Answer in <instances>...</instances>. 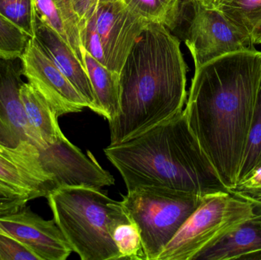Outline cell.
<instances>
[{"mask_svg":"<svg viewBox=\"0 0 261 260\" xmlns=\"http://www.w3.org/2000/svg\"><path fill=\"white\" fill-rule=\"evenodd\" d=\"M0 260H38L21 244L0 232Z\"/></svg>","mask_w":261,"mask_h":260,"instance_id":"obj_25","label":"cell"},{"mask_svg":"<svg viewBox=\"0 0 261 260\" xmlns=\"http://www.w3.org/2000/svg\"><path fill=\"white\" fill-rule=\"evenodd\" d=\"M254 215L253 205L229 192L206 195L158 260H195L199 253Z\"/></svg>","mask_w":261,"mask_h":260,"instance_id":"obj_6","label":"cell"},{"mask_svg":"<svg viewBox=\"0 0 261 260\" xmlns=\"http://www.w3.org/2000/svg\"><path fill=\"white\" fill-rule=\"evenodd\" d=\"M33 3L38 18L55 30L84 64L81 41V19L72 0H33Z\"/></svg>","mask_w":261,"mask_h":260,"instance_id":"obj_15","label":"cell"},{"mask_svg":"<svg viewBox=\"0 0 261 260\" xmlns=\"http://www.w3.org/2000/svg\"><path fill=\"white\" fill-rule=\"evenodd\" d=\"M0 183L29 198L46 197L58 189L44 169L40 150L32 145L12 148L0 143Z\"/></svg>","mask_w":261,"mask_h":260,"instance_id":"obj_12","label":"cell"},{"mask_svg":"<svg viewBox=\"0 0 261 260\" xmlns=\"http://www.w3.org/2000/svg\"><path fill=\"white\" fill-rule=\"evenodd\" d=\"M251 41H252L254 45L261 44V22L253 33L252 37H251Z\"/></svg>","mask_w":261,"mask_h":260,"instance_id":"obj_28","label":"cell"},{"mask_svg":"<svg viewBox=\"0 0 261 260\" xmlns=\"http://www.w3.org/2000/svg\"><path fill=\"white\" fill-rule=\"evenodd\" d=\"M189 2L192 15L185 43L193 56L195 69L224 55L254 48L251 38L216 8L197 1Z\"/></svg>","mask_w":261,"mask_h":260,"instance_id":"obj_7","label":"cell"},{"mask_svg":"<svg viewBox=\"0 0 261 260\" xmlns=\"http://www.w3.org/2000/svg\"><path fill=\"white\" fill-rule=\"evenodd\" d=\"M82 55L94 93L93 111L111 122L120 110V75L101 64L84 47Z\"/></svg>","mask_w":261,"mask_h":260,"instance_id":"obj_16","label":"cell"},{"mask_svg":"<svg viewBox=\"0 0 261 260\" xmlns=\"http://www.w3.org/2000/svg\"><path fill=\"white\" fill-rule=\"evenodd\" d=\"M29 198L0 183V215L17 212L26 206Z\"/></svg>","mask_w":261,"mask_h":260,"instance_id":"obj_26","label":"cell"},{"mask_svg":"<svg viewBox=\"0 0 261 260\" xmlns=\"http://www.w3.org/2000/svg\"><path fill=\"white\" fill-rule=\"evenodd\" d=\"M116 1L119 0H72L73 7L81 19V26L91 16L99 4Z\"/></svg>","mask_w":261,"mask_h":260,"instance_id":"obj_27","label":"cell"},{"mask_svg":"<svg viewBox=\"0 0 261 260\" xmlns=\"http://www.w3.org/2000/svg\"><path fill=\"white\" fill-rule=\"evenodd\" d=\"M188 67L180 42L163 24L148 22L120 73V110L110 123V145L141 135L182 111Z\"/></svg>","mask_w":261,"mask_h":260,"instance_id":"obj_2","label":"cell"},{"mask_svg":"<svg viewBox=\"0 0 261 260\" xmlns=\"http://www.w3.org/2000/svg\"><path fill=\"white\" fill-rule=\"evenodd\" d=\"M210 6L251 40L261 22V0H213Z\"/></svg>","mask_w":261,"mask_h":260,"instance_id":"obj_19","label":"cell"},{"mask_svg":"<svg viewBox=\"0 0 261 260\" xmlns=\"http://www.w3.org/2000/svg\"><path fill=\"white\" fill-rule=\"evenodd\" d=\"M104 55V66L120 73L130 49L147 21L130 11L122 0L101 3L93 12Z\"/></svg>","mask_w":261,"mask_h":260,"instance_id":"obj_9","label":"cell"},{"mask_svg":"<svg viewBox=\"0 0 261 260\" xmlns=\"http://www.w3.org/2000/svg\"><path fill=\"white\" fill-rule=\"evenodd\" d=\"M0 13L34 38L35 10L33 0H0Z\"/></svg>","mask_w":261,"mask_h":260,"instance_id":"obj_23","label":"cell"},{"mask_svg":"<svg viewBox=\"0 0 261 260\" xmlns=\"http://www.w3.org/2000/svg\"><path fill=\"white\" fill-rule=\"evenodd\" d=\"M120 259L147 260L139 230L135 223L120 224L113 234Z\"/></svg>","mask_w":261,"mask_h":260,"instance_id":"obj_22","label":"cell"},{"mask_svg":"<svg viewBox=\"0 0 261 260\" xmlns=\"http://www.w3.org/2000/svg\"><path fill=\"white\" fill-rule=\"evenodd\" d=\"M0 232L18 241L38 260H65L73 252L55 220H44L26 206L0 215Z\"/></svg>","mask_w":261,"mask_h":260,"instance_id":"obj_10","label":"cell"},{"mask_svg":"<svg viewBox=\"0 0 261 260\" xmlns=\"http://www.w3.org/2000/svg\"><path fill=\"white\" fill-rule=\"evenodd\" d=\"M228 192L234 197L248 201L254 207H261V166L249 177L228 189Z\"/></svg>","mask_w":261,"mask_h":260,"instance_id":"obj_24","label":"cell"},{"mask_svg":"<svg viewBox=\"0 0 261 260\" xmlns=\"http://www.w3.org/2000/svg\"><path fill=\"white\" fill-rule=\"evenodd\" d=\"M23 76L53 108L58 117L89 108L88 102L31 38L20 57Z\"/></svg>","mask_w":261,"mask_h":260,"instance_id":"obj_8","label":"cell"},{"mask_svg":"<svg viewBox=\"0 0 261 260\" xmlns=\"http://www.w3.org/2000/svg\"><path fill=\"white\" fill-rule=\"evenodd\" d=\"M128 192L165 188L202 197L228 192L189 128L184 111L141 135L104 150Z\"/></svg>","mask_w":261,"mask_h":260,"instance_id":"obj_3","label":"cell"},{"mask_svg":"<svg viewBox=\"0 0 261 260\" xmlns=\"http://www.w3.org/2000/svg\"><path fill=\"white\" fill-rule=\"evenodd\" d=\"M47 198L57 225L81 259H120L113 234L132 222L121 201L86 186L58 188Z\"/></svg>","mask_w":261,"mask_h":260,"instance_id":"obj_4","label":"cell"},{"mask_svg":"<svg viewBox=\"0 0 261 260\" xmlns=\"http://www.w3.org/2000/svg\"><path fill=\"white\" fill-rule=\"evenodd\" d=\"M135 15L147 22L173 29L180 21L184 6L181 0H122Z\"/></svg>","mask_w":261,"mask_h":260,"instance_id":"obj_18","label":"cell"},{"mask_svg":"<svg viewBox=\"0 0 261 260\" xmlns=\"http://www.w3.org/2000/svg\"><path fill=\"white\" fill-rule=\"evenodd\" d=\"M28 122L40 141L45 148L55 145L65 136L58 124V116L46 99L29 82L19 90Z\"/></svg>","mask_w":261,"mask_h":260,"instance_id":"obj_17","label":"cell"},{"mask_svg":"<svg viewBox=\"0 0 261 260\" xmlns=\"http://www.w3.org/2000/svg\"><path fill=\"white\" fill-rule=\"evenodd\" d=\"M20 59L0 57V143L15 148L32 145L45 149L28 122L19 90L24 83Z\"/></svg>","mask_w":261,"mask_h":260,"instance_id":"obj_11","label":"cell"},{"mask_svg":"<svg viewBox=\"0 0 261 260\" xmlns=\"http://www.w3.org/2000/svg\"><path fill=\"white\" fill-rule=\"evenodd\" d=\"M261 166V70L255 98L251 129L242 165L238 174L237 183L246 179ZM236 183V184H237Z\"/></svg>","mask_w":261,"mask_h":260,"instance_id":"obj_20","label":"cell"},{"mask_svg":"<svg viewBox=\"0 0 261 260\" xmlns=\"http://www.w3.org/2000/svg\"><path fill=\"white\" fill-rule=\"evenodd\" d=\"M188 1H197L205 6H210L211 3H213V0H188Z\"/></svg>","mask_w":261,"mask_h":260,"instance_id":"obj_29","label":"cell"},{"mask_svg":"<svg viewBox=\"0 0 261 260\" xmlns=\"http://www.w3.org/2000/svg\"><path fill=\"white\" fill-rule=\"evenodd\" d=\"M255 215L261 220V207H254Z\"/></svg>","mask_w":261,"mask_h":260,"instance_id":"obj_30","label":"cell"},{"mask_svg":"<svg viewBox=\"0 0 261 260\" xmlns=\"http://www.w3.org/2000/svg\"><path fill=\"white\" fill-rule=\"evenodd\" d=\"M260 70L261 51L248 49L195 69L192 79L187 123L228 189L237 183Z\"/></svg>","mask_w":261,"mask_h":260,"instance_id":"obj_1","label":"cell"},{"mask_svg":"<svg viewBox=\"0 0 261 260\" xmlns=\"http://www.w3.org/2000/svg\"><path fill=\"white\" fill-rule=\"evenodd\" d=\"M31 38L0 13V57L20 59Z\"/></svg>","mask_w":261,"mask_h":260,"instance_id":"obj_21","label":"cell"},{"mask_svg":"<svg viewBox=\"0 0 261 260\" xmlns=\"http://www.w3.org/2000/svg\"><path fill=\"white\" fill-rule=\"evenodd\" d=\"M32 38L87 100L89 108L93 111L94 93L85 66L69 44L51 27L42 22L36 13Z\"/></svg>","mask_w":261,"mask_h":260,"instance_id":"obj_13","label":"cell"},{"mask_svg":"<svg viewBox=\"0 0 261 260\" xmlns=\"http://www.w3.org/2000/svg\"><path fill=\"white\" fill-rule=\"evenodd\" d=\"M196 259L261 260V220L254 215L199 253Z\"/></svg>","mask_w":261,"mask_h":260,"instance_id":"obj_14","label":"cell"},{"mask_svg":"<svg viewBox=\"0 0 261 260\" xmlns=\"http://www.w3.org/2000/svg\"><path fill=\"white\" fill-rule=\"evenodd\" d=\"M203 198L165 188L143 187L128 192L121 203L139 230L147 260H158Z\"/></svg>","mask_w":261,"mask_h":260,"instance_id":"obj_5","label":"cell"}]
</instances>
